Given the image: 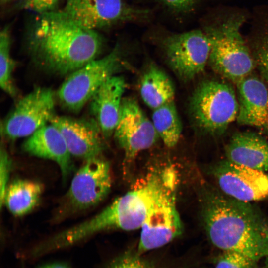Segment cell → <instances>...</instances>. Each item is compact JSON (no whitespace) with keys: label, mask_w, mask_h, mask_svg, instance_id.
<instances>
[{"label":"cell","mask_w":268,"mask_h":268,"mask_svg":"<svg viewBox=\"0 0 268 268\" xmlns=\"http://www.w3.org/2000/svg\"><path fill=\"white\" fill-rule=\"evenodd\" d=\"M237 122L258 129L268 136V89L256 77L247 76L237 83Z\"/></svg>","instance_id":"obj_15"},{"label":"cell","mask_w":268,"mask_h":268,"mask_svg":"<svg viewBox=\"0 0 268 268\" xmlns=\"http://www.w3.org/2000/svg\"><path fill=\"white\" fill-rule=\"evenodd\" d=\"M114 135L127 160L152 147L159 137L151 120L132 98L123 99Z\"/></svg>","instance_id":"obj_13"},{"label":"cell","mask_w":268,"mask_h":268,"mask_svg":"<svg viewBox=\"0 0 268 268\" xmlns=\"http://www.w3.org/2000/svg\"><path fill=\"white\" fill-rule=\"evenodd\" d=\"M9 0H6L5 2H7V1H9Z\"/></svg>","instance_id":"obj_32"},{"label":"cell","mask_w":268,"mask_h":268,"mask_svg":"<svg viewBox=\"0 0 268 268\" xmlns=\"http://www.w3.org/2000/svg\"><path fill=\"white\" fill-rule=\"evenodd\" d=\"M0 207L1 208L3 205L4 194L8 185V182L11 162L6 150L2 146L0 149Z\"/></svg>","instance_id":"obj_25"},{"label":"cell","mask_w":268,"mask_h":268,"mask_svg":"<svg viewBox=\"0 0 268 268\" xmlns=\"http://www.w3.org/2000/svg\"><path fill=\"white\" fill-rule=\"evenodd\" d=\"M1 1H2L3 2H5L6 1V0H1Z\"/></svg>","instance_id":"obj_31"},{"label":"cell","mask_w":268,"mask_h":268,"mask_svg":"<svg viewBox=\"0 0 268 268\" xmlns=\"http://www.w3.org/2000/svg\"><path fill=\"white\" fill-rule=\"evenodd\" d=\"M163 47L170 67L183 81L201 73L208 62L209 39L200 30L169 35L164 39Z\"/></svg>","instance_id":"obj_9"},{"label":"cell","mask_w":268,"mask_h":268,"mask_svg":"<svg viewBox=\"0 0 268 268\" xmlns=\"http://www.w3.org/2000/svg\"><path fill=\"white\" fill-rule=\"evenodd\" d=\"M263 268H268V257L265 258V261Z\"/></svg>","instance_id":"obj_30"},{"label":"cell","mask_w":268,"mask_h":268,"mask_svg":"<svg viewBox=\"0 0 268 268\" xmlns=\"http://www.w3.org/2000/svg\"><path fill=\"white\" fill-rule=\"evenodd\" d=\"M243 21L242 17L230 18L205 32L211 47L208 64L215 71L236 83L249 76L255 65L240 33Z\"/></svg>","instance_id":"obj_4"},{"label":"cell","mask_w":268,"mask_h":268,"mask_svg":"<svg viewBox=\"0 0 268 268\" xmlns=\"http://www.w3.org/2000/svg\"><path fill=\"white\" fill-rule=\"evenodd\" d=\"M43 190L42 185L38 182L26 179L15 180L7 186L3 204L13 215L23 216L37 205Z\"/></svg>","instance_id":"obj_19"},{"label":"cell","mask_w":268,"mask_h":268,"mask_svg":"<svg viewBox=\"0 0 268 268\" xmlns=\"http://www.w3.org/2000/svg\"><path fill=\"white\" fill-rule=\"evenodd\" d=\"M38 268H70V267L63 262H54L45 264Z\"/></svg>","instance_id":"obj_29"},{"label":"cell","mask_w":268,"mask_h":268,"mask_svg":"<svg viewBox=\"0 0 268 268\" xmlns=\"http://www.w3.org/2000/svg\"><path fill=\"white\" fill-rule=\"evenodd\" d=\"M30 44L37 61L48 70L71 74L96 59L103 45L96 30L84 28L60 11L40 14L32 28Z\"/></svg>","instance_id":"obj_2"},{"label":"cell","mask_w":268,"mask_h":268,"mask_svg":"<svg viewBox=\"0 0 268 268\" xmlns=\"http://www.w3.org/2000/svg\"><path fill=\"white\" fill-rule=\"evenodd\" d=\"M171 10L177 13H186L193 8L197 0H159Z\"/></svg>","instance_id":"obj_28"},{"label":"cell","mask_w":268,"mask_h":268,"mask_svg":"<svg viewBox=\"0 0 268 268\" xmlns=\"http://www.w3.org/2000/svg\"><path fill=\"white\" fill-rule=\"evenodd\" d=\"M55 97L50 89L37 87L21 98L3 125L11 139L28 137L55 117Z\"/></svg>","instance_id":"obj_12"},{"label":"cell","mask_w":268,"mask_h":268,"mask_svg":"<svg viewBox=\"0 0 268 268\" xmlns=\"http://www.w3.org/2000/svg\"><path fill=\"white\" fill-rule=\"evenodd\" d=\"M60 12L76 24L93 30L143 20L149 13L147 10L133 7L124 0H66Z\"/></svg>","instance_id":"obj_8"},{"label":"cell","mask_w":268,"mask_h":268,"mask_svg":"<svg viewBox=\"0 0 268 268\" xmlns=\"http://www.w3.org/2000/svg\"><path fill=\"white\" fill-rule=\"evenodd\" d=\"M106 268H156L136 252H127L113 259Z\"/></svg>","instance_id":"obj_24"},{"label":"cell","mask_w":268,"mask_h":268,"mask_svg":"<svg viewBox=\"0 0 268 268\" xmlns=\"http://www.w3.org/2000/svg\"><path fill=\"white\" fill-rule=\"evenodd\" d=\"M62 0H24L21 8L40 14L52 11Z\"/></svg>","instance_id":"obj_27"},{"label":"cell","mask_w":268,"mask_h":268,"mask_svg":"<svg viewBox=\"0 0 268 268\" xmlns=\"http://www.w3.org/2000/svg\"><path fill=\"white\" fill-rule=\"evenodd\" d=\"M126 87L124 78L114 75L100 86L90 100L91 114L105 138L114 134Z\"/></svg>","instance_id":"obj_17"},{"label":"cell","mask_w":268,"mask_h":268,"mask_svg":"<svg viewBox=\"0 0 268 268\" xmlns=\"http://www.w3.org/2000/svg\"><path fill=\"white\" fill-rule=\"evenodd\" d=\"M255 61L263 78L268 84V34L259 46Z\"/></svg>","instance_id":"obj_26"},{"label":"cell","mask_w":268,"mask_h":268,"mask_svg":"<svg viewBox=\"0 0 268 268\" xmlns=\"http://www.w3.org/2000/svg\"><path fill=\"white\" fill-rule=\"evenodd\" d=\"M10 46L9 28L6 26L0 32V86L5 92L14 97L16 90L12 77L14 63L10 55Z\"/></svg>","instance_id":"obj_22"},{"label":"cell","mask_w":268,"mask_h":268,"mask_svg":"<svg viewBox=\"0 0 268 268\" xmlns=\"http://www.w3.org/2000/svg\"><path fill=\"white\" fill-rule=\"evenodd\" d=\"M112 186L109 163L99 157L85 160L76 171L66 195V204L74 211L94 206L107 196Z\"/></svg>","instance_id":"obj_11"},{"label":"cell","mask_w":268,"mask_h":268,"mask_svg":"<svg viewBox=\"0 0 268 268\" xmlns=\"http://www.w3.org/2000/svg\"><path fill=\"white\" fill-rule=\"evenodd\" d=\"M208 172L218 188L238 200L251 202L268 199V173L225 159L211 165Z\"/></svg>","instance_id":"obj_10"},{"label":"cell","mask_w":268,"mask_h":268,"mask_svg":"<svg viewBox=\"0 0 268 268\" xmlns=\"http://www.w3.org/2000/svg\"><path fill=\"white\" fill-rule=\"evenodd\" d=\"M23 150L30 155L52 160L59 166L65 181L74 167L72 155L59 130L53 124H46L28 137Z\"/></svg>","instance_id":"obj_16"},{"label":"cell","mask_w":268,"mask_h":268,"mask_svg":"<svg viewBox=\"0 0 268 268\" xmlns=\"http://www.w3.org/2000/svg\"><path fill=\"white\" fill-rule=\"evenodd\" d=\"M120 47L117 45L105 57L95 59L70 74L58 92L62 105L71 112L79 111L114 75L120 67Z\"/></svg>","instance_id":"obj_7"},{"label":"cell","mask_w":268,"mask_h":268,"mask_svg":"<svg viewBox=\"0 0 268 268\" xmlns=\"http://www.w3.org/2000/svg\"><path fill=\"white\" fill-rule=\"evenodd\" d=\"M139 91L142 100L152 110L173 101L175 93L169 77L156 67H151L144 73Z\"/></svg>","instance_id":"obj_20"},{"label":"cell","mask_w":268,"mask_h":268,"mask_svg":"<svg viewBox=\"0 0 268 268\" xmlns=\"http://www.w3.org/2000/svg\"><path fill=\"white\" fill-rule=\"evenodd\" d=\"M151 121L164 144L174 147L180 138L182 124L174 100L153 110Z\"/></svg>","instance_id":"obj_21"},{"label":"cell","mask_w":268,"mask_h":268,"mask_svg":"<svg viewBox=\"0 0 268 268\" xmlns=\"http://www.w3.org/2000/svg\"><path fill=\"white\" fill-rule=\"evenodd\" d=\"M197 186L201 222L211 243L259 262L268 257V218L251 202L223 193L201 180Z\"/></svg>","instance_id":"obj_1"},{"label":"cell","mask_w":268,"mask_h":268,"mask_svg":"<svg viewBox=\"0 0 268 268\" xmlns=\"http://www.w3.org/2000/svg\"><path fill=\"white\" fill-rule=\"evenodd\" d=\"M50 123L61 132L72 156L87 160L102 153L103 135L94 120L55 116Z\"/></svg>","instance_id":"obj_14"},{"label":"cell","mask_w":268,"mask_h":268,"mask_svg":"<svg viewBox=\"0 0 268 268\" xmlns=\"http://www.w3.org/2000/svg\"><path fill=\"white\" fill-rule=\"evenodd\" d=\"M163 167L151 169L132 189L99 212L106 230L141 229L160 188Z\"/></svg>","instance_id":"obj_6"},{"label":"cell","mask_w":268,"mask_h":268,"mask_svg":"<svg viewBox=\"0 0 268 268\" xmlns=\"http://www.w3.org/2000/svg\"><path fill=\"white\" fill-rule=\"evenodd\" d=\"M258 261L235 251H223L215 268H257Z\"/></svg>","instance_id":"obj_23"},{"label":"cell","mask_w":268,"mask_h":268,"mask_svg":"<svg viewBox=\"0 0 268 268\" xmlns=\"http://www.w3.org/2000/svg\"><path fill=\"white\" fill-rule=\"evenodd\" d=\"M178 185L175 166L165 164L160 188L141 228L138 254L163 246L182 233L183 225L177 206Z\"/></svg>","instance_id":"obj_3"},{"label":"cell","mask_w":268,"mask_h":268,"mask_svg":"<svg viewBox=\"0 0 268 268\" xmlns=\"http://www.w3.org/2000/svg\"><path fill=\"white\" fill-rule=\"evenodd\" d=\"M224 151L226 159L230 161L268 172V142L256 133L235 134Z\"/></svg>","instance_id":"obj_18"},{"label":"cell","mask_w":268,"mask_h":268,"mask_svg":"<svg viewBox=\"0 0 268 268\" xmlns=\"http://www.w3.org/2000/svg\"><path fill=\"white\" fill-rule=\"evenodd\" d=\"M189 110L195 125L201 132L219 135L236 119L238 101L229 84L207 80L195 89L191 97Z\"/></svg>","instance_id":"obj_5"}]
</instances>
